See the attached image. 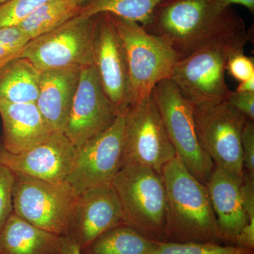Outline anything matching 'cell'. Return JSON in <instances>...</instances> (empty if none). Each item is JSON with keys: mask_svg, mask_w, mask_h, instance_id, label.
<instances>
[{"mask_svg": "<svg viewBox=\"0 0 254 254\" xmlns=\"http://www.w3.org/2000/svg\"><path fill=\"white\" fill-rule=\"evenodd\" d=\"M143 27L166 42L178 60L210 42L247 31L243 18L218 0H165Z\"/></svg>", "mask_w": 254, "mask_h": 254, "instance_id": "6da1fadb", "label": "cell"}, {"mask_svg": "<svg viewBox=\"0 0 254 254\" xmlns=\"http://www.w3.org/2000/svg\"><path fill=\"white\" fill-rule=\"evenodd\" d=\"M168 224L165 242L222 243L205 185L177 157L162 169Z\"/></svg>", "mask_w": 254, "mask_h": 254, "instance_id": "7a4b0ae2", "label": "cell"}, {"mask_svg": "<svg viewBox=\"0 0 254 254\" xmlns=\"http://www.w3.org/2000/svg\"><path fill=\"white\" fill-rule=\"evenodd\" d=\"M249 40L245 31L207 43L178 60L169 79L193 106L224 101L230 92L225 78L227 61L244 52Z\"/></svg>", "mask_w": 254, "mask_h": 254, "instance_id": "3957f363", "label": "cell"}, {"mask_svg": "<svg viewBox=\"0 0 254 254\" xmlns=\"http://www.w3.org/2000/svg\"><path fill=\"white\" fill-rule=\"evenodd\" d=\"M125 224L150 240L165 242L168 200L161 175L153 169L127 163L112 182Z\"/></svg>", "mask_w": 254, "mask_h": 254, "instance_id": "277c9868", "label": "cell"}, {"mask_svg": "<svg viewBox=\"0 0 254 254\" xmlns=\"http://www.w3.org/2000/svg\"><path fill=\"white\" fill-rule=\"evenodd\" d=\"M108 14L126 55L131 108L150 98L155 87L170 78L178 60L166 42L139 23Z\"/></svg>", "mask_w": 254, "mask_h": 254, "instance_id": "5b68a950", "label": "cell"}, {"mask_svg": "<svg viewBox=\"0 0 254 254\" xmlns=\"http://www.w3.org/2000/svg\"><path fill=\"white\" fill-rule=\"evenodd\" d=\"M151 97L163 118L177 158L192 175L205 185L215 165L197 136L193 105L169 78L155 87Z\"/></svg>", "mask_w": 254, "mask_h": 254, "instance_id": "8992f818", "label": "cell"}, {"mask_svg": "<svg viewBox=\"0 0 254 254\" xmlns=\"http://www.w3.org/2000/svg\"><path fill=\"white\" fill-rule=\"evenodd\" d=\"M97 18L98 15H78L28 41L18 58L28 60L41 71L91 66Z\"/></svg>", "mask_w": 254, "mask_h": 254, "instance_id": "52a82bcc", "label": "cell"}, {"mask_svg": "<svg viewBox=\"0 0 254 254\" xmlns=\"http://www.w3.org/2000/svg\"><path fill=\"white\" fill-rule=\"evenodd\" d=\"M14 213L52 233L65 237L78 195L66 182L53 183L14 173Z\"/></svg>", "mask_w": 254, "mask_h": 254, "instance_id": "ba28073f", "label": "cell"}, {"mask_svg": "<svg viewBox=\"0 0 254 254\" xmlns=\"http://www.w3.org/2000/svg\"><path fill=\"white\" fill-rule=\"evenodd\" d=\"M197 136L215 166L242 180V132L247 119L227 103L193 106Z\"/></svg>", "mask_w": 254, "mask_h": 254, "instance_id": "9c48e42d", "label": "cell"}, {"mask_svg": "<svg viewBox=\"0 0 254 254\" xmlns=\"http://www.w3.org/2000/svg\"><path fill=\"white\" fill-rule=\"evenodd\" d=\"M163 118L152 97L125 115L124 164L143 165L160 174L176 158Z\"/></svg>", "mask_w": 254, "mask_h": 254, "instance_id": "30bf717a", "label": "cell"}, {"mask_svg": "<svg viewBox=\"0 0 254 254\" xmlns=\"http://www.w3.org/2000/svg\"><path fill=\"white\" fill-rule=\"evenodd\" d=\"M125 115L77 148V156L66 181L78 195L88 189L110 185L124 164Z\"/></svg>", "mask_w": 254, "mask_h": 254, "instance_id": "8fae6325", "label": "cell"}, {"mask_svg": "<svg viewBox=\"0 0 254 254\" xmlns=\"http://www.w3.org/2000/svg\"><path fill=\"white\" fill-rule=\"evenodd\" d=\"M93 66L116 115L129 109V78L126 55L110 15L98 14L93 43Z\"/></svg>", "mask_w": 254, "mask_h": 254, "instance_id": "7c38bea8", "label": "cell"}, {"mask_svg": "<svg viewBox=\"0 0 254 254\" xmlns=\"http://www.w3.org/2000/svg\"><path fill=\"white\" fill-rule=\"evenodd\" d=\"M117 117L93 65L82 68L64 134L80 148L109 128Z\"/></svg>", "mask_w": 254, "mask_h": 254, "instance_id": "4fadbf2b", "label": "cell"}, {"mask_svg": "<svg viewBox=\"0 0 254 254\" xmlns=\"http://www.w3.org/2000/svg\"><path fill=\"white\" fill-rule=\"evenodd\" d=\"M122 224L125 222L118 194L112 184L101 185L78 195L65 237L83 252L100 235Z\"/></svg>", "mask_w": 254, "mask_h": 254, "instance_id": "5bb4252c", "label": "cell"}, {"mask_svg": "<svg viewBox=\"0 0 254 254\" xmlns=\"http://www.w3.org/2000/svg\"><path fill=\"white\" fill-rule=\"evenodd\" d=\"M77 148L62 132L53 131L45 141L17 154L0 145V163L13 173L43 181H66L74 166Z\"/></svg>", "mask_w": 254, "mask_h": 254, "instance_id": "9a60e30c", "label": "cell"}, {"mask_svg": "<svg viewBox=\"0 0 254 254\" xmlns=\"http://www.w3.org/2000/svg\"><path fill=\"white\" fill-rule=\"evenodd\" d=\"M242 182V180L215 165L205 184L223 245L232 246L247 225L241 190Z\"/></svg>", "mask_w": 254, "mask_h": 254, "instance_id": "2e32d148", "label": "cell"}, {"mask_svg": "<svg viewBox=\"0 0 254 254\" xmlns=\"http://www.w3.org/2000/svg\"><path fill=\"white\" fill-rule=\"evenodd\" d=\"M0 117L3 124L1 146L12 154L38 145L53 132L36 103L0 102Z\"/></svg>", "mask_w": 254, "mask_h": 254, "instance_id": "e0dca14e", "label": "cell"}, {"mask_svg": "<svg viewBox=\"0 0 254 254\" xmlns=\"http://www.w3.org/2000/svg\"><path fill=\"white\" fill-rule=\"evenodd\" d=\"M81 68L41 71L39 93L36 104L53 131L63 133Z\"/></svg>", "mask_w": 254, "mask_h": 254, "instance_id": "ac0fdd59", "label": "cell"}, {"mask_svg": "<svg viewBox=\"0 0 254 254\" xmlns=\"http://www.w3.org/2000/svg\"><path fill=\"white\" fill-rule=\"evenodd\" d=\"M62 237L13 212L0 232V254H58Z\"/></svg>", "mask_w": 254, "mask_h": 254, "instance_id": "d6986e66", "label": "cell"}, {"mask_svg": "<svg viewBox=\"0 0 254 254\" xmlns=\"http://www.w3.org/2000/svg\"><path fill=\"white\" fill-rule=\"evenodd\" d=\"M41 71L28 60L16 58L0 68V102L36 103Z\"/></svg>", "mask_w": 254, "mask_h": 254, "instance_id": "ffe728a7", "label": "cell"}, {"mask_svg": "<svg viewBox=\"0 0 254 254\" xmlns=\"http://www.w3.org/2000/svg\"><path fill=\"white\" fill-rule=\"evenodd\" d=\"M160 242L150 240L127 224L110 229L82 254H153Z\"/></svg>", "mask_w": 254, "mask_h": 254, "instance_id": "44dd1931", "label": "cell"}, {"mask_svg": "<svg viewBox=\"0 0 254 254\" xmlns=\"http://www.w3.org/2000/svg\"><path fill=\"white\" fill-rule=\"evenodd\" d=\"M81 7L73 0H49L17 26L31 41L78 16Z\"/></svg>", "mask_w": 254, "mask_h": 254, "instance_id": "7402d4cb", "label": "cell"}, {"mask_svg": "<svg viewBox=\"0 0 254 254\" xmlns=\"http://www.w3.org/2000/svg\"><path fill=\"white\" fill-rule=\"evenodd\" d=\"M163 1L165 0H86L78 15L92 16L108 13L144 26L151 19L155 8Z\"/></svg>", "mask_w": 254, "mask_h": 254, "instance_id": "603a6c76", "label": "cell"}, {"mask_svg": "<svg viewBox=\"0 0 254 254\" xmlns=\"http://www.w3.org/2000/svg\"><path fill=\"white\" fill-rule=\"evenodd\" d=\"M153 254H254V250L221 244L160 242Z\"/></svg>", "mask_w": 254, "mask_h": 254, "instance_id": "cb8c5ba5", "label": "cell"}, {"mask_svg": "<svg viewBox=\"0 0 254 254\" xmlns=\"http://www.w3.org/2000/svg\"><path fill=\"white\" fill-rule=\"evenodd\" d=\"M49 0H8L0 4V28L17 26Z\"/></svg>", "mask_w": 254, "mask_h": 254, "instance_id": "d4e9b609", "label": "cell"}, {"mask_svg": "<svg viewBox=\"0 0 254 254\" xmlns=\"http://www.w3.org/2000/svg\"><path fill=\"white\" fill-rule=\"evenodd\" d=\"M18 26L0 28V68L14 58L29 41Z\"/></svg>", "mask_w": 254, "mask_h": 254, "instance_id": "484cf974", "label": "cell"}, {"mask_svg": "<svg viewBox=\"0 0 254 254\" xmlns=\"http://www.w3.org/2000/svg\"><path fill=\"white\" fill-rule=\"evenodd\" d=\"M14 173L0 163V232L14 212L13 208V187Z\"/></svg>", "mask_w": 254, "mask_h": 254, "instance_id": "4316f807", "label": "cell"}, {"mask_svg": "<svg viewBox=\"0 0 254 254\" xmlns=\"http://www.w3.org/2000/svg\"><path fill=\"white\" fill-rule=\"evenodd\" d=\"M226 71L237 81L242 82L254 77V60L244 52L230 57L227 63Z\"/></svg>", "mask_w": 254, "mask_h": 254, "instance_id": "83f0119b", "label": "cell"}, {"mask_svg": "<svg viewBox=\"0 0 254 254\" xmlns=\"http://www.w3.org/2000/svg\"><path fill=\"white\" fill-rule=\"evenodd\" d=\"M242 149L244 170L254 177V124L246 120L242 132Z\"/></svg>", "mask_w": 254, "mask_h": 254, "instance_id": "f1b7e54d", "label": "cell"}, {"mask_svg": "<svg viewBox=\"0 0 254 254\" xmlns=\"http://www.w3.org/2000/svg\"><path fill=\"white\" fill-rule=\"evenodd\" d=\"M225 101L246 119L254 120V92L230 91Z\"/></svg>", "mask_w": 254, "mask_h": 254, "instance_id": "f546056e", "label": "cell"}, {"mask_svg": "<svg viewBox=\"0 0 254 254\" xmlns=\"http://www.w3.org/2000/svg\"><path fill=\"white\" fill-rule=\"evenodd\" d=\"M58 254H82L76 243L67 237H62L61 247Z\"/></svg>", "mask_w": 254, "mask_h": 254, "instance_id": "4dcf8cb0", "label": "cell"}, {"mask_svg": "<svg viewBox=\"0 0 254 254\" xmlns=\"http://www.w3.org/2000/svg\"><path fill=\"white\" fill-rule=\"evenodd\" d=\"M218 2L225 7L232 6V4H240L247 8L251 12L254 11V0H218Z\"/></svg>", "mask_w": 254, "mask_h": 254, "instance_id": "1f68e13d", "label": "cell"}, {"mask_svg": "<svg viewBox=\"0 0 254 254\" xmlns=\"http://www.w3.org/2000/svg\"><path fill=\"white\" fill-rule=\"evenodd\" d=\"M237 91L240 92H254V77L246 80L245 81L240 82L237 86Z\"/></svg>", "mask_w": 254, "mask_h": 254, "instance_id": "d6a6232c", "label": "cell"}, {"mask_svg": "<svg viewBox=\"0 0 254 254\" xmlns=\"http://www.w3.org/2000/svg\"><path fill=\"white\" fill-rule=\"evenodd\" d=\"M73 1H75V2L78 5H79V6H82V4H83V3L86 1V0H73Z\"/></svg>", "mask_w": 254, "mask_h": 254, "instance_id": "836d02e7", "label": "cell"}, {"mask_svg": "<svg viewBox=\"0 0 254 254\" xmlns=\"http://www.w3.org/2000/svg\"><path fill=\"white\" fill-rule=\"evenodd\" d=\"M8 1V0H0V4L5 2V1Z\"/></svg>", "mask_w": 254, "mask_h": 254, "instance_id": "e575fe53", "label": "cell"}]
</instances>
